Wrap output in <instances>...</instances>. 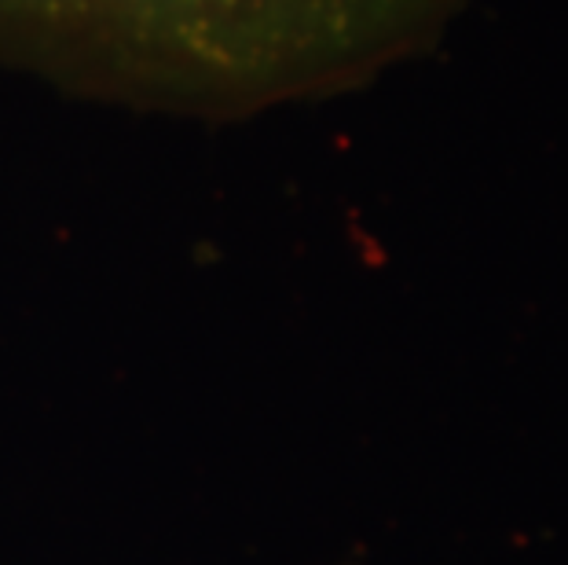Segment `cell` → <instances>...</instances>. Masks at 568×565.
Wrapping results in <instances>:
<instances>
[{
  "mask_svg": "<svg viewBox=\"0 0 568 565\" xmlns=\"http://www.w3.org/2000/svg\"><path fill=\"white\" fill-rule=\"evenodd\" d=\"M455 0H0V63L111 103L250 114L345 89Z\"/></svg>",
  "mask_w": 568,
  "mask_h": 565,
  "instance_id": "6da1fadb",
  "label": "cell"
}]
</instances>
